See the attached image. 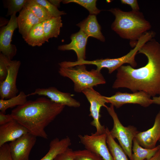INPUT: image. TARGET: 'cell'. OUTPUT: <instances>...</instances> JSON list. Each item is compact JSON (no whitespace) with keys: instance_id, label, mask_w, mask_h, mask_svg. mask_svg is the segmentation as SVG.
Returning a JSON list of instances; mask_svg holds the SVG:
<instances>
[{"instance_id":"6da1fadb","label":"cell","mask_w":160,"mask_h":160,"mask_svg":"<svg viewBox=\"0 0 160 160\" xmlns=\"http://www.w3.org/2000/svg\"><path fill=\"white\" fill-rule=\"evenodd\" d=\"M138 53L146 56V64L137 69L130 65L120 67L112 88H126L133 92L143 91L152 97L160 95V44L152 39L143 45Z\"/></svg>"},{"instance_id":"7a4b0ae2","label":"cell","mask_w":160,"mask_h":160,"mask_svg":"<svg viewBox=\"0 0 160 160\" xmlns=\"http://www.w3.org/2000/svg\"><path fill=\"white\" fill-rule=\"evenodd\" d=\"M65 106L41 97L28 100L12 110L13 118L24 127L29 133L47 139L45 129L63 111Z\"/></svg>"},{"instance_id":"3957f363","label":"cell","mask_w":160,"mask_h":160,"mask_svg":"<svg viewBox=\"0 0 160 160\" xmlns=\"http://www.w3.org/2000/svg\"><path fill=\"white\" fill-rule=\"evenodd\" d=\"M108 11L115 16L111 28L122 38L137 43L151 28L150 23L139 11L125 12L118 8H111Z\"/></svg>"},{"instance_id":"277c9868","label":"cell","mask_w":160,"mask_h":160,"mask_svg":"<svg viewBox=\"0 0 160 160\" xmlns=\"http://www.w3.org/2000/svg\"><path fill=\"white\" fill-rule=\"evenodd\" d=\"M58 72L61 76L68 78L73 82L74 90L76 92H82L86 88H93L106 82L101 71L94 69L88 71L85 65L60 67Z\"/></svg>"},{"instance_id":"5b68a950","label":"cell","mask_w":160,"mask_h":160,"mask_svg":"<svg viewBox=\"0 0 160 160\" xmlns=\"http://www.w3.org/2000/svg\"><path fill=\"white\" fill-rule=\"evenodd\" d=\"M155 34V32L153 31L146 32L139 39L134 48L121 57L101 59L92 61L83 60L77 61L76 63L77 65H95L97 66L96 70L99 71H101L103 68H106L110 74L125 63H128L134 68L137 65L135 60V56L139 50L144 44L153 39Z\"/></svg>"},{"instance_id":"8992f818","label":"cell","mask_w":160,"mask_h":160,"mask_svg":"<svg viewBox=\"0 0 160 160\" xmlns=\"http://www.w3.org/2000/svg\"><path fill=\"white\" fill-rule=\"evenodd\" d=\"M106 108L113 121V127L110 131L111 136L113 139H117L126 154L130 160H132V142L139 132L133 126L125 127L122 125L115 111L113 105L110 104V106H107Z\"/></svg>"},{"instance_id":"52a82bcc","label":"cell","mask_w":160,"mask_h":160,"mask_svg":"<svg viewBox=\"0 0 160 160\" xmlns=\"http://www.w3.org/2000/svg\"><path fill=\"white\" fill-rule=\"evenodd\" d=\"M85 96L90 104L89 115L93 118L91 122L92 125L95 127L96 131L95 133L97 134H101L105 132V128L102 125L100 121L101 116L100 114V109L101 107L106 108L105 105L106 101L103 96L95 90L93 88H87L82 92Z\"/></svg>"},{"instance_id":"ba28073f","label":"cell","mask_w":160,"mask_h":160,"mask_svg":"<svg viewBox=\"0 0 160 160\" xmlns=\"http://www.w3.org/2000/svg\"><path fill=\"white\" fill-rule=\"evenodd\" d=\"M104 97L107 103H110L116 108H119L127 104H138L145 107L153 104L151 96L143 91L132 93L118 92L111 97Z\"/></svg>"},{"instance_id":"9c48e42d","label":"cell","mask_w":160,"mask_h":160,"mask_svg":"<svg viewBox=\"0 0 160 160\" xmlns=\"http://www.w3.org/2000/svg\"><path fill=\"white\" fill-rule=\"evenodd\" d=\"M81 143L86 149L97 154L104 160H113L108 149L106 132L101 134L92 133L90 135H79Z\"/></svg>"},{"instance_id":"30bf717a","label":"cell","mask_w":160,"mask_h":160,"mask_svg":"<svg viewBox=\"0 0 160 160\" xmlns=\"http://www.w3.org/2000/svg\"><path fill=\"white\" fill-rule=\"evenodd\" d=\"M16 14L10 16L8 23L1 27L0 30V51L9 59L12 60L16 55V46L11 43L15 30L18 28Z\"/></svg>"},{"instance_id":"8fae6325","label":"cell","mask_w":160,"mask_h":160,"mask_svg":"<svg viewBox=\"0 0 160 160\" xmlns=\"http://www.w3.org/2000/svg\"><path fill=\"white\" fill-rule=\"evenodd\" d=\"M36 137L28 133L9 144L13 160H29V156L34 145Z\"/></svg>"},{"instance_id":"7c38bea8","label":"cell","mask_w":160,"mask_h":160,"mask_svg":"<svg viewBox=\"0 0 160 160\" xmlns=\"http://www.w3.org/2000/svg\"><path fill=\"white\" fill-rule=\"evenodd\" d=\"M21 64L19 60H10L7 76L4 80L0 83L1 99L7 100L17 95L19 91L16 86V79Z\"/></svg>"},{"instance_id":"4fadbf2b","label":"cell","mask_w":160,"mask_h":160,"mask_svg":"<svg viewBox=\"0 0 160 160\" xmlns=\"http://www.w3.org/2000/svg\"><path fill=\"white\" fill-rule=\"evenodd\" d=\"M35 95L47 96L52 102L65 106L74 108L80 106V102L72 97L70 93L61 92L55 87L37 88L27 95L28 97Z\"/></svg>"},{"instance_id":"5bb4252c","label":"cell","mask_w":160,"mask_h":160,"mask_svg":"<svg viewBox=\"0 0 160 160\" xmlns=\"http://www.w3.org/2000/svg\"><path fill=\"white\" fill-rule=\"evenodd\" d=\"M135 138L143 148L151 149L156 146L157 142L160 140V111L156 116L153 126L146 131L139 132Z\"/></svg>"},{"instance_id":"9a60e30c","label":"cell","mask_w":160,"mask_h":160,"mask_svg":"<svg viewBox=\"0 0 160 160\" xmlns=\"http://www.w3.org/2000/svg\"><path fill=\"white\" fill-rule=\"evenodd\" d=\"M29 132L23 126L13 119L0 125V147L9 142L14 141Z\"/></svg>"},{"instance_id":"2e32d148","label":"cell","mask_w":160,"mask_h":160,"mask_svg":"<svg viewBox=\"0 0 160 160\" xmlns=\"http://www.w3.org/2000/svg\"><path fill=\"white\" fill-rule=\"evenodd\" d=\"M88 37L82 31L72 34L70 36L71 42L59 46L58 49L62 51L73 50L76 53L77 61L85 60L86 47Z\"/></svg>"},{"instance_id":"e0dca14e","label":"cell","mask_w":160,"mask_h":160,"mask_svg":"<svg viewBox=\"0 0 160 160\" xmlns=\"http://www.w3.org/2000/svg\"><path fill=\"white\" fill-rule=\"evenodd\" d=\"M17 20L19 32L24 39L34 26L42 22L24 7L20 12Z\"/></svg>"},{"instance_id":"ac0fdd59","label":"cell","mask_w":160,"mask_h":160,"mask_svg":"<svg viewBox=\"0 0 160 160\" xmlns=\"http://www.w3.org/2000/svg\"><path fill=\"white\" fill-rule=\"evenodd\" d=\"M76 25L88 37H92L102 42L105 41V38L101 31V27L97 21L96 15L89 14Z\"/></svg>"},{"instance_id":"d6986e66","label":"cell","mask_w":160,"mask_h":160,"mask_svg":"<svg viewBox=\"0 0 160 160\" xmlns=\"http://www.w3.org/2000/svg\"><path fill=\"white\" fill-rule=\"evenodd\" d=\"M71 145V140L68 136L61 140L55 138L51 141L48 152L40 160H54L57 155L65 151Z\"/></svg>"},{"instance_id":"ffe728a7","label":"cell","mask_w":160,"mask_h":160,"mask_svg":"<svg viewBox=\"0 0 160 160\" xmlns=\"http://www.w3.org/2000/svg\"><path fill=\"white\" fill-rule=\"evenodd\" d=\"M42 23L46 42L51 38L57 37L63 26L61 17H52Z\"/></svg>"},{"instance_id":"44dd1931","label":"cell","mask_w":160,"mask_h":160,"mask_svg":"<svg viewBox=\"0 0 160 160\" xmlns=\"http://www.w3.org/2000/svg\"><path fill=\"white\" fill-rule=\"evenodd\" d=\"M26 43L32 47H40L46 41L42 22L34 26L24 39Z\"/></svg>"},{"instance_id":"7402d4cb","label":"cell","mask_w":160,"mask_h":160,"mask_svg":"<svg viewBox=\"0 0 160 160\" xmlns=\"http://www.w3.org/2000/svg\"><path fill=\"white\" fill-rule=\"evenodd\" d=\"M132 151V160H148L151 158L160 148L159 145L154 148L149 149L143 148L140 146L135 137L133 140Z\"/></svg>"},{"instance_id":"603a6c76","label":"cell","mask_w":160,"mask_h":160,"mask_svg":"<svg viewBox=\"0 0 160 160\" xmlns=\"http://www.w3.org/2000/svg\"><path fill=\"white\" fill-rule=\"evenodd\" d=\"M105 132L107 134V145L113 160H129L122 148L111 136L108 127L105 128Z\"/></svg>"},{"instance_id":"cb8c5ba5","label":"cell","mask_w":160,"mask_h":160,"mask_svg":"<svg viewBox=\"0 0 160 160\" xmlns=\"http://www.w3.org/2000/svg\"><path fill=\"white\" fill-rule=\"evenodd\" d=\"M24 7L42 22L53 17L45 7L35 0H27Z\"/></svg>"},{"instance_id":"d4e9b609","label":"cell","mask_w":160,"mask_h":160,"mask_svg":"<svg viewBox=\"0 0 160 160\" xmlns=\"http://www.w3.org/2000/svg\"><path fill=\"white\" fill-rule=\"evenodd\" d=\"M27 97V95L23 92L21 91L18 95L10 99L7 100L0 99V112L5 114L6 110L8 108L24 105L28 101Z\"/></svg>"},{"instance_id":"484cf974","label":"cell","mask_w":160,"mask_h":160,"mask_svg":"<svg viewBox=\"0 0 160 160\" xmlns=\"http://www.w3.org/2000/svg\"><path fill=\"white\" fill-rule=\"evenodd\" d=\"M97 1L96 0H63L62 2L64 4L71 2L77 4L87 9L90 15H96L101 11L96 7Z\"/></svg>"},{"instance_id":"4316f807","label":"cell","mask_w":160,"mask_h":160,"mask_svg":"<svg viewBox=\"0 0 160 160\" xmlns=\"http://www.w3.org/2000/svg\"><path fill=\"white\" fill-rule=\"evenodd\" d=\"M74 160H104L99 155L87 149L73 151Z\"/></svg>"},{"instance_id":"83f0119b","label":"cell","mask_w":160,"mask_h":160,"mask_svg":"<svg viewBox=\"0 0 160 160\" xmlns=\"http://www.w3.org/2000/svg\"><path fill=\"white\" fill-rule=\"evenodd\" d=\"M27 0H6V6L8 9L6 16H12L20 12L24 7Z\"/></svg>"},{"instance_id":"f1b7e54d","label":"cell","mask_w":160,"mask_h":160,"mask_svg":"<svg viewBox=\"0 0 160 160\" xmlns=\"http://www.w3.org/2000/svg\"><path fill=\"white\" fill-rule=\"evenodd\" d=\"M36 2L45 7L53 17H61L66 13L60 11L57 8L47 0H35Z\"/></svg>"},{"instance_id":"f546056e","label":"cell","mask_w":160,"mask_h":160,"mask_svg":"<svg viewBox=\"0 0 160 160\" xmlns=\"http://www.w3.org/2000/svg\"><path fill=\"white\" fill-rule=\"evenodd\" d=\"M10 60L2 53L0 54V83L6 79L8 73Z\"/></svg>"},{"instance_id":"4dcf8cb0","label":"cell","mask_w":160,"mask_h":160,"mask_svg":"<svg viewBox=\"0 0 160 160\" xmlns=\"http://www.w3.org/2000/svg\"><path fill=\"white\" fill-rule=\"evenodd\" d=\"M0 160H13L9 144L6 143L0 147Z\"/></svg>"},{"instance_id":"1f68e13d","label":"cell","mask_w":160,"mask_h":160,"mask_svg":"<svg viewBox=\"0 0 160 160\" xmlns=\"http://www.w3.org/2000/svg\"><path fill=\"white\" fill-rule=\"evenodd\" d=\"M54 160H74L73 151L68 148L64 152L57 155Z\"/></svg>"},{"instance_id":"d6a6232c","label":"cell","mask_w":160,"mask_h":160,"mask_svg":"<svg viewBox=\"0 0 160 160\" xmlns=\"http://www.w3.org/2000/svg\"><path fill=\"white\" fill-rule=\"evenodd\" d=\"M121 2L122 4H127L130 6L132 11L139 10L140 8L137 0H121Z\"/></svg>"},{"instance_id":"836d02e7","label":"cell","mask_w":160,"mask_h":160,"mask_svg":"<svg viewBox=\"0 0 160 160\" xmlns=\"http://www.w3.org/2000/svg\"><path fill=\"white\" fill-rule=\"evenodd\" d=\"M13 119L11 114H5L0 112V125L7 123Z\"/></svg>"},{"instance_id":"e575fe53","label":"cell","mask_w":160,"mask_h":160,"mask_svg":"<svg viewBox=\"0 0 160 160\" xmlns=\"http://www.w3.org/2000/svg\"><path fill=\"white\" fill-rule=\"evenodd\" d=\"M145 160H160V148L151 158Z\"/></svg>"},{"instance_id":"d590c367","label":"cell","mask_w":160,"mask_h":160,"mask_svg":"<svg viewBox=\"0 0 160 160\" xmlns=\"http://www.w3.org/2000/svg\"><path fill=\"white\" fill-rule=\"evenodd\" d=\"M48 1L57 8L60 7V3L63 1V0H49Z\"/></svg>"},{"instance_id":"8d00e7d4","label":"cell","mask_w":160,"mask_h":160,"mask_svg":"<svg viewBox=\"0 0 160 160\" xmlns=\"http://www.w3.org/2000/svg\"><path fill=\"white\" fill-rule=\"evenodd\" d=\"M152 100L153 103L160 105V94L159 97H153Z\"/></svg>"},{"instance_id":"74e56055","label":"cell","mask_w":160,"mask_h":160,"mask_svg":"<svg viewBox=\"0 0 160 160\" xmlns=\"http://www.w3.org/2000/svg\"><path fill=\"white\" fill-rule=\"evenodd\" d=\"M159 142H160V140H159Z\"/></svg>"}]
</instances>
